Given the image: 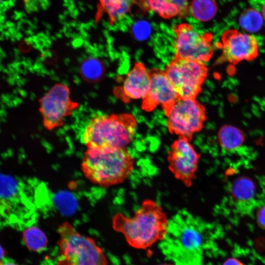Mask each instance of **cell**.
Returning <instances> with one entry per match:
<instances>
[{"label": "cell", "instance_id": "1", "mask_svg": "<svg viewBox=\"0 0 265 265\" xmlns=\"http://www.w3.org/2000/svg\"><path fill=\"white\" fill-rule=\"evenodd\" d=\"M218 228L214 223L180 210L169 220L159 248L174 265H204V252L213 242Z\"/></svg>", "mask_w": 265, "mask_h": 265}, {"label": "cell", "instance_id": "2", "mask_svg": "<svg viewBox=\"0 0 265 265\" xmlns=\"http://www.w3.org/2000/svg\"><path fill=\"white\" fill-rule=\"evenodd\" d=\"M169 219L161 206L153 200L143 201L132 217L121 212L112 218L113 229L124 236L128 244L137 249H146L165 237Z\"/></svg>", "mask_w": 265, "mask_h": 265}, {"label": "cell", "instance_id": "3", "mask_svg": "<svg viewBox=\"0 0 265 265\" xmlns=\"http://www.w3.org/2000/svg\"><path fill=\"white\" fill-rule=\"evenodd\" d=\"M134 161L126 147L87 148L81 168L95 185L109 187L125 181L133 169Z\"/></svg>", "mask_w": 265, "mask_h": 265}, {"label": "cell", "instance_id": "4", "mask_svg": "<svg viewBox=\"0 0 265 265\" xmlns=\"http://www.w3.org/2000/svg\"><path fill=\"white\" fill-rule=\"evenodd\" d=\"M136 124L129 113L97 115L85 128L82 141L87 148L126 147L134 137Z\"/></svg>", "mask_w": 265, "mask_h": 265}, {"label": "cell", "instance_id": "5", "mask_svg": "<svg viewBox=\"0 0 265 265\" xmlns=\"http://www.w3.org/2000/svg\"><path fill=\"white\" fill-rule=\"evenodd\" d=\"M57 233L56 265H108L105 253L95 240L78 232L70 223H62Z\"/></svg>", "mask_w": 265, "mask_h": 265}, {"label": "cell", "instance_id": "6", "mask_svg": "<svg viewBox=\"0 0 265 265\" xmlns=\"http://www.w3.org/2000/svg\"><path fill=\"white\" fill-rule=\"evenodd\" d=\"M204 63L176 57L165 73L180 98H195L207 76Z\"/></svg>", "mask_w": 265, "mask_h": 265}, {"label": "cell", "instance_id": "7", "mask_svg": "<svg viewBox=\"0 0 265 265\" xmlns=\"http://www.w3.org/2000/svg\"><path fill=\"white\" fill-rule=\"evenodd\" d=\"M165 110L170 132L188 139L202 129L206 118L203 106L194 98H179Z\"/></svg>", "mask_w": 265, "mask_h": 265}, {"label": "cell", "instance_id": "8", "mask_svg": "<svg viewBox=\"0 0 265 265\" xmlns=\"http://www.w3.org/2000/svg\"><path fill=\"white\" fill-rule=\"evenodd\" d=\"M173 30L176 57L202 63L210 60L214 51L211 32L200 34L186 23L176 25Z\"/></svg>", "mask_w": 265, "mask_h": 265}, {"label": "cell", "instance_id": "9", "mask_svg": "<svg viewBox=\"0 0 265 265\" xmlns=\"http://www.w3.org/2000/svg\"><path fill=\"white\" fill-rule=\"evenodd\" d=\"M39 112L44 127L51 131L64 125L66 117L79 107L70 98L68 85L59 83L53 86L39 100Z\"/></svg>", "mask_w": 265, "mask_h": 265}, {"label": "cell", "instance_id": "10", "mask_svg": "<svg viewBox=\"0 0 265 265\" xmlns=\"http://www.w3.org/2000/svg\"><path fill=\"white\" fill-rule=\"evenodd\" d=\"M200 155L186 137L180 136L171 146L167 156L168 168L186 186L192 185Z\"/></svg>", "mask_w": 265, "mask_h": 265}, {"label": "cell", "instance_id": "11", "mask_svg": "<svg viewBox=\"0 0 265 265\" xmlns=\"http://www.w3.org/2000/svg\"><path fill=\"white\" fill-rule=\"evenodd\" d=\"M222 50V58L230 63L250 61L258 55L259 47L256 38L235 29L224 31L218 43Z\"/></svg>", "mask_w": 265, "mask_h": 265}, {"label": "cell", "instance_id": "12", "mask_svg": "<svg viewBox=\"0 0 265 265\" xmlns=\"http://www.w3.org/2000/svg\"><path fill=\"white\" fill-rule=\"evenodd\" d=\"M179 97L165 72L154 70L150 72L148 92L143 99L142 109L150 111L158 106L166 109Z\"/></svg>", "mask_w": 265, "mask_h": 265}, {"label": "cell", "instance_id": "13", "mask_svg": "<svg viewBox=\"0 0 265 265\" xmlns=\"http://www.w3.org/2000/svg\"><path fill=\"white\" fill-rule=\"evenodd\" d=\"M150 81V72L140 62H135L128 72L121 87L114 91L115 95L125 102L143 99Z\"/></svg>", "mask_w": 265, "mask_h": 265}, {"label": "cell", "instance_id": "14", "mask_svg": "<svg viewBox=\"0 0 265 265\" xmlns=\"http://www.w3.org/2000/svg\"><path fill=\"white\" fill-rule=\"evenodd\" d=\"M228 198L232 205L241 211L251 205L256 194V186L250 178L241 176L236 178L228 187Z\"/></svg>", "mask_w": 265, "mask_h": 265}, {"label": "cell", "instance_id": "15", "mask_svg": "<svg viewBox=\"0 0 265 265\" xmlns=\"http://www.w3.org/2000/svg\"><path fill=\"white\" fill-rule=\"evenodd\" d=\"M133 4V0H99L95 21L99 22L106 14L109 25L113 26L131 12Z\"/></svg>", "mask_w": 265, "mask_h": 265}, {"label": "cell", "instance_id": "16", "mask_svg": "<svg viewBox=\"0 0 265 265\" xmlns=\"http://www.w3.org/2000/svg\"><path fill=\"white\" fill-rule=\"evenodd\" d=\"M142 12H153L161 17L169 19L179 16L178 8L166 0H133Z\"/></svg>", "mask_w": 265, "mask_h": 265}, {"label": "cell", "instance_id": "17", "mask_svg": "<svg viewBox=\"0 0 265 265\" xmlns=\"http://www.w3.org/2000/svg\"><path fill=\"white\" fill-rule=\"evenodd\" d=\"M218 140L221 146L228 151L239 149L243 144L244 136L238 128L231 125L223 126L219 131Z\"/></svg>", "mask_w": 265, "mask_h": 265}, {"label": "cell", "instance_id": "18", "mask_svg": "<svg viewBox=\"0 0 265 265\" xmlns=\"http://www.w3.org/2000/svg\"><path fill=\"white\" fill-rule=\"evenodd\" d=\"M105 70V65L100 59L89 57L82 62L80 72L84 80L89 83H95L102 79Z\"/></svg>", "mask_w": 265, "mask_h": 265}, {"label": "cell", "instance_id": "19", "mask_svg": "<svg viewBox=\"0 0 265 265\" xmlns=\"http://www.w3.org/2000/svg\"><path fill=\"white\" fill-rule=\"evenodd\" d=\"M217 10L214 0H192L189 6V11L197 20L207 22L212 19Z\"/></svg>", "mask_w": 265, "mask_h": 265}, {"label": "cell", "instance_id": "20", "mask_svg": "<svg viewBox=\"0 0 265 265\" xmlns=\"http://www.w3.org/2000/svg\"><path fill=\"white\" fill-rule=\"evenodd\" d=\"M23 237L25 244L33 251H42L47 246L48 238L46 235L37 227L32 226L26 229Z\"/></svg>", "mask_w": 265, "mask_h": 265}, {"label": "cell", "instance_id": "21", "mask_svg": "<svg viewBox=\"0 0 265 265\" xmlns=\"http://www.w3.org/2000/svg\"><path fill=\"white\" fill-rule=\"evenodd\" d=\"M240 27L247 32L254 33L259 31L263 25L262 14L257 10L249 8L244 10L238 19Z\"/></svg>", "mask_w": 265, "mask_h": 265}, {"label": "cell", "instance_id": "22", "mask_svg": "<svg viewBox=\"0 0 265 265\" xmlns=\"http://www.w3.org/2000/svg\"><path fill=\"white\" fill-rule=\"evenodd\" d=\"M18 185L13 177L0 174V198H14L18 192Z\"/></svg>", "mask_w": 265, "mask_h": 265}, {"label": "cell", "instance_id": "23", "mask_svg": "<svg viewBox=\"0 0 265 265\" xmlns=\"http://www.w3.org/2000/svg\"><path fill=\"white\" fill-rule=\"evenodd\" d=\"M170 3L174 5L178 9L179 15L181 18L186 17L189 12V5L187 0H166Z\"/></svg>", "mask_w": 265, "mask_h": 265}, {"label": "cell", "instance_id": "24", "mask_svg": "<svg viewBox=\"0 0 265 265\" xmlns=\"http://www.w3.org/2000/svg\"><path fill=\"white\" fill-rule=\"evenodd\" d=\"M256 220L259 227L265 230V205L260 207L257 210Z\"/></svg>", "mask_w": 265, "mask_h": 265}, {"label": "cell", "instance_id": "25", "mask_svg": "<svg viewBox=\"0 0 265 265\" xmlns=\"http://www.w3.org/2000/svg\"><path fill=\"white\" fill-rule=\"evenodd\" d=\"M222 265H245L242 262L237 258H230L224 261Z\"/></svg>", "mask_w": 265, "mask_h": 265}, {"label": "cell", "instance_id": "26", "mask_svg": "<svg viewBox=\"0 0 265 265\" xmlns=\"http://www.w3.org/2000/svg\"><path fill=\"white\" fill-rule=\"evenodd\" d=\"M0 265H18L16 263L10 261H6L1 262Z\"/></svg>", "mask_w": 265, "mask_h": 265}, {"label": "cell", "instance_id": "27", "mask_svg": "<svg viewBox=\"0 0 265 265\" xmlns=\"http://www.w3.org/2000/svg\"><path fill=\"white\" fill-rule=\"evenodd\" d=\"M4 257V250L0 245V262Z\"/></svg>", "mask_w": 265, "mask_h": 265}, {"label": "cell", "instance_id": "28", "mask_svg": "<svg viewBox=\"0 0 265 265\" xmlns=\"http://www.w3.org/2000/svg\"><path fill=\"white\" fill-rule=\"evenodd\" d=\"M262 15L263 16V18L265 21V3L263 6L262 10Z\"/></svg>", "mask_w": 265, "mask_h": 265}, {"label": "cell", "instance_id": "29", "mask_svg": "<svg viewBox=\"0 0 265 265\" xmlns=\"http://www.w3.org/2000/svg\"><path fill=\"white\" fill-rule=\"evenodd\" d=\"M2 0H0V2L1 1H2Z\"/></svg>", "mask_w": 265, "mask_h": 265}, {"label": "cell", "instance_id": "30", "mask_svg": "<svg viewBox=\"0 0 265 265\" xmlns=\"http://www.w3.org/2000/svg\"></svg>", "mask_w": 265, "mask_h": 265}]
</instances>
